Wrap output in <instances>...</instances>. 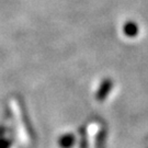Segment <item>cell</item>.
<instances>
[{
  "mask_svg": "<svg viewBox=\"0 0 148 148\" xmlns=\"http://www.w3.org/2000/svg\"><path fill=\"white\" fill-rule=\"evenodd\" d=\"M75 143V137L71 134H66L59 138L58 144L62 148H70Z\"/></svg>",
  "mask_w": 148,
  "mask_h": 148,
  "instance_id": "3",
  "label": "cell"
},
{
  "mask_svg": "<svg viewBox=\"0 0 148 148\" xmlns=\"http://www.w3.org/2000/svg\"><path fill=\"white\" fill-rule=\"evenodd\" d=\"M9 142L5 139H0V148H7L9 146Z\"/></svg>",
  "mask_w": 148,
  "mask_h": 148,
  "instance_id": "4",
  "label": "cell"
},
{
  "mask_svg": "<svg viewBox=\"0 0 148 148\" xmlns=\"http://www.w3.org/2000/svg\"><path fill=\"white\" fill-rule=\"evenodd\" d=\"M123 32L127 37H135L138 34L137 24L133 21H127L123 27Z\"/></svg>",
  "mask_w": 148,
  "mask_h": 148,
  "instance_id": "2",
  "label": "cell"
},
{
  "mask_svg": "<svg viewBox=\"0 0 148 148\" xmlns=\"http://www.w3.org/2000/svg\"><path fill=\"white\" fill-rule=\"evenodd\" d=\"M112 89V81L110 79H106L102 81V84H101L100 88L99 90L97 91V95H95V98L98 99L99 101H103L106 99L108 95H109V92L111 91Z\"/></svg>",
  "mask_w": 148,
  "mask_h": 148,
  "instance_id": "1",
  "label": "cell"
}]
</instances>
